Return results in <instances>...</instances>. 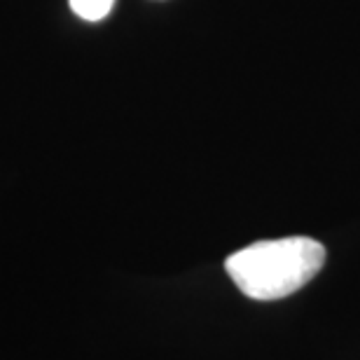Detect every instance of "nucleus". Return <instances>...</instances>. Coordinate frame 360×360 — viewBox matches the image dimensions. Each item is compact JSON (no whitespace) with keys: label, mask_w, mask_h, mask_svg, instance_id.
Instances as JSON below:
<instances>
[{"label":"nucleus","mask_w":360,"mask_h":360,"mask_svg":"<svg viewBox=\"0 0 360 360\" xmlns=\"http://www.w3.org/2000/svg\"><path fill=\"white\" fill-rule=\"evenodd\" d=\"M323 264V243L309 236H285L236 250L225 260V269L246 297L271 302L304 288Z\"/></svg>","instance_id":"nucleus-1"},{"label":"nucleus","mask_w":360,"mask_h":360,"mask_svg":"<svg viewBox=\"0 0 360 360\" xmlns=\"http://www.w3.org/2000/svg\"><path fill=\"white\" fill-rule=\"evenodd\" d=\"M70 10L84 21H101L112 10L115 0H68Z\"/></svg>","instance_id":"nucleus-2"}]
</instances>
